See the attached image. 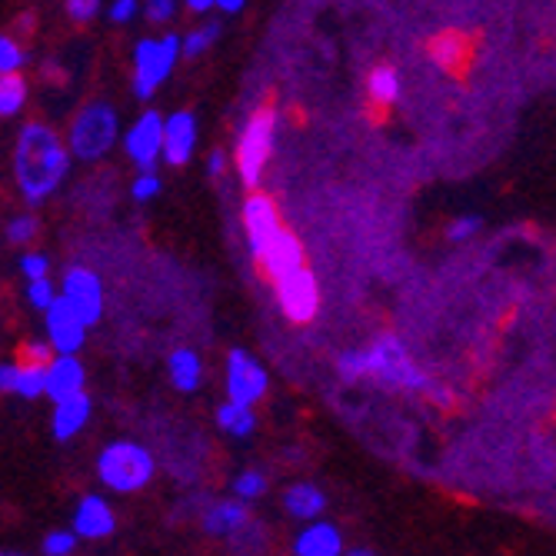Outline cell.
Returning <instances> with one entry per match:
<instances>
[{
    "instance_id": "obj_1",
    "label": "cell",
    "mask_w": 556,
    "mask_h": 556,
    "mask_svg": "<svg viewBox=\"0 0 556 556\" xmlns=\"http://www.w3.org/2000/svg\"><path fill=\"white\" fill-rule=\"evenodd\" d=\"M337 370L343 380H374L387 390H407V393H430L437 403H450V393L437 387L410 357L400 337L383 333L370 346L346 350L337 357Z\"/></svg>"
},
{
    "instance_id": "obj_2",
    "label": "cell",
    "mask_w": 556,
    "mask_h": 556,
    "mask_svg": "<svg viewBox=\"0 0 556 556\" xmlns=\"http://www.w3.org/2000/svg\"><path fill=\"white\" fill-rule=\"evenodd\" d=\"M17 187L27 204H43L71 170V147L47 124H27L17 140Z\"/></svg>"
},
{
    "instance_id": "obj_3",
    "label": "cell",
    "mask_w": 556,
    "mask_h": 556,
    "mask_svg": "<svg viewBox=\"0 0 556 556\" xmlns=\"http://www.w3.org/2000/svg\"><path fill=\"white\" fill-rule=\"evenodd\" d=\"M154 453L137 440H114L97 457V477L111 493H137L154 480Z\"/></svg>"
},
{
    "instance_id": "obj_4",
    "label": "cell",
    "mask_w": 556,
    "mask_h": 556,
    "mask_svg": "<svg viewBox=\"0 0 556 556\" xmlns=\"http://www.w3.org/2000/svg\"><path fill=\"white\" fill-rule=\"evenodd\" d=\"M117 134H121V121H117V111L111 104H104V100H93V104H87L74 124H71V137H67V147L71 154L77 161H100L108 154V150L117 143Z\"/></svg>"
},
{
    "instance_id": "obj_5",
    "label": "cell",
    "mask_w": 556,
    "mask_h": 556,
    "mask_svg": "<svg viewBox=\"0 0 556 556\" xmlns=\"http://www.w3.org/2000/svg\"><path fill=\"white\" fill-rule=\"evenodd\" d=\"M180 58V37H143L134 47V97L150 100Z\"/></svg>"
},
{
    "instance_id": "obj_6",
    "label": "cell",
    "mask_w": 556,
    "mask_h": 556,
    "mask_svg": "<svg viewBox=\"0 0 556 556\" xmlns=\"http://www.w3.org/2000/svg\"><path fill=\"white\" fill-rule=\"evenodd\" d=\"M274 137H277V114L257 111L240 130L237 140V174L243 187H257L264 177V167L274 154Z\"/></svg>"
},
{
    "instance_id": "obj_7",
    "label": "cell",
    "mask_w": 556,
    "mask_h": 556,
    "mask_svg": "<svg viewBox=\"0 0 556 556\" xmlns=\"http://www.w3.org/2000/svg\"><path fill=\"white\" fill-rule=\"evenodd\" d=\"M277 283V300H280V311L287 320L293 324H307L317 317L320 311V290H317V277L307 267H296L290 274H283Z\"/></svg>"
},
{
    "instance_id": "obj_8",
    "label": "cell",
    "mask_w": 556,
    "mask_h": 556,
    "mask_svg": "<svg viewBox=\"0 0 556 556\" xmlns=\"http://www.w3.org/2000/svg\"><path fill=\"white\" fill-rule=\"evenodd\" d=\"M267 387H270L267 370L254 353H247L240 346L227 353V400L254 407L257 400H264Z\"/></svg>"
},
{
    "instance_id": "obj_9",
    "label": "cell",
    "mask_w": 556,
    "mask_h": 556,
    "mask_svg": "<svg viewBox=\"0 0 556 556\" xmlns=\"http://www.w3.org/2000/svg\"><path fill=\"white\" fill-rule=\"evenodd\" d=\"M124 150L140 170H157V157L164 150V117L157 111H143L124 134Z\"/></svg>"
},
{
    "instance_id": "obj_10",
    "label": "cell",
    "mask_w": 556,
    "mask_h": 556,
    "mask_svg": "<svg viewBox=\"0 0 556 556\" xmlns=\"http://www.w3.org/2000/svg\"><path fill=\"white\" fill-rule=\"evenodd\" d=\"M61 296L71 303V307L77 311V317L87 327H93L100 320V314H104V287H100L97 274L87 270V267H71L64 274Z\"/></svg>"
},
{
    "instance_id": "obj_11",
    "label": "cell",
    "mask_w": 556,
    "mask_h": 556,
    "mask_svg": "<svg viewBox=\"0 0 556 556\" xmlns=\"http://www.w3.org/2000/svg\"><path fill=\"white\" fill-rule=\"evenodd\" d=\"M243 227H247V243H250V254L257 261L264 257V250L277 240L280 227V214L274 207V200L264 193H254L243 204Z\"/></svg>"
},
{
    "instance_id": "obj_12",
    "label": "cell",
    "mask_w": 556,
    "mask_h": 556,
    "mask_svg": "<svg viewBox=\"0 0 556 556\" xmlns=\"http://www.w3.org/2000/svg\"><path fill=\"white\" fill-rule=\"evenodd\" d=\"M43 314H47V337H50V346H54V353H77L84 346L87 324L77 317V311L71 307L64 296H58Z\"/></svg>"
},
{
    "instance_id": "obj_13",
    "label": "cell",
    "mask_w": 556,
    "mask_h": 556,
    "mask_svg": "<svg viewBox=\"0 0 556 556\" xmlns=\"http://www.w3.org/2000/svg\"><path fill=\"white\" fill-rule=\"evenodd\" d=\"M80 540H108L117 530V514L114 507L97 493L80 496L77 510H74V527H71Z\"/></svg>"
},
{
    "instance_id": "obj_14",
    "label": "cell",
    "mask_w": 556,
    "mask_h": 556,
    "mask_svg": "<svg viewBox=\"0 0 556 556\" xmlns=\"http://www.w3.org/2000/svg\"><path fill=\"white\" fill-rule=\"evenodd\" d=\"M197 150V117L190 111H177L170 117H164V150L161 157L170 167H180L193 157Z\"/></svg>"
},
{
    "instance_id": "obj_15",
    "label": "cell",
    "mask_w": 556,
    "mask_h": 556,
    "mask_svg": "<svg viewBox=\"0 0 556 556\" xmlns=\"http://www.w3.org/2000/svg\"><path fill=\"white\" fill-rule=\"evenodd\" d=\"M290 549L293 556H343V533L330 520H311L300 527Z\"/></svg>"
},
{
    "instance_id": "obj_16",
    "label": "cell",
    "mask_w": 556,
    "mask_h": 556,
    "mask_svg": "<svg viewBox=\"0 0 556 556\" xmlns=\"http://www.w3.org/2000/svg\"><path fill=\"white\" fill-rule=\"evenodd\" d=\"M84 383H87V370L77 361V353H58V357L47 364V393L43 396L61 403L74 393H84Z\"/></svg>"
},
{
    "instance_id": "obj_17",
    "label": "cell",
    "mask_w": 556,
    "mask_h": 556,
    "mask_svg": "<svg viewBox=\"0 0 556 556\" xmlns=\"http://www.w3.org/2000/svg\"><path fill=\"white\" fill-rule=\"evenodd\" d=\"M200 527H204V533H211L217 540H233L240 530L250 527V510L237 496L233 500H217L204 510V517H200Z\"/></svg>"
},
{
    "instance_id": "obj_18",
    "label": "cell",
    "mask_w": 556,
    "mask_h": 556,
    "mask_svg": "<svg viewBox=\"0 0 556 556\" xmlns=\"http://www.w3.org/2000/svg\"><path fill=\"white\" fill-rule=\"evenodd\" d=\"M90 414H93L90 396H87V393H74V396L54 403V417H50V433H54V440L67 443V440H74V437L87 427Z\"/></svg>"
},
{
    "instance_id": "obj_19",
    "label": "cell",
    "mask_w": 556,
    "mask_h": 556,
    "mask_svg": "<svg viewBox=\"0 0 556 556\" xmlns=\"http://www.w3.org/2000/svg\"><path fill=\"white\" fill-rule=\"evenodd\" d=\"M283 510L300 520V523H311V520H320L324 510H327V493L317 486V483H293L287 486L283 493Z\"/></svg>"
},
{
    "instance_id": "obj_20",
    "label": "cell",
    "mask_w": 556,
    "mask_h": 556,
    "mask_svg": "<svg viewBox=\"0 0 556 556\" xmlns=\"http://www.w3.org/2000/svg\"><path fill=\"white\" fill-rule=\"evenodd\" d=\"M261 264H264V270H267L274 280H280L283 274L303 267V247H300V240H296L290 230H280L277 240L264 250Z\"/></svg>"
},
{
    "instance_id": "obj_21",
    "label": "cell",
    "mask_w": 556,
    "mask_h": 556,
    "mask_svg": "<svg viewBox=\"0 0 556 556\" xmlns=\"http://www.w3.org/2000/svg\"><path fill=\"white\" fill-rule=\"evenodd\" d=\"M167 370H170V383L180 390V393H193L200 383H204V364L200 357L190 350V346H177L167 361Z\"/></svg>"
},
{
    "instance_id": "obj_22",
    "label": "cell",
    "mask_w": 556,
    "mask_h": 556,
    "mask_svg": "<svg viewBox=\"0 0 556 556\" xmlns=\"http://www.w3.org/2000/svg\"><path fill=\"white\" fill-rule=\"evenodd\" d=\"M217 427L227 437L243 440V437H250V433L257 430V414H254V407H247V403L227 400V403H220V407H217Z\"/></svg>"
},
{
    "instance_id": "obj_23",
    "label": "cell",
    "mask_w": 556,
    "mask_h": 556,
    "mask_svg": "<svg viewBox=\"0 0 556 556\" xmlns=\"http://www.w3.org/2000/svg\"><path fill=\"white\" fill-rule=\"evenodd\" d=\"M400 90H403V87H400V74H396V67L380 64V67H374V71H370V77H367V93H370L374 104H380V108L396 104Z\"/></svg>"
},
{
    "instance_id": "obj_24",
    "label": "cell",
    "mask_w": 556,
    "mask_h": 556,
    "mask_svg": "<svg viewBox=\"0 0 556 556\" xmlns=\"http://www.w3.org/2000/svg\"><path fill=\"white\" fill-rule=\"evenodd\" d=\"M464 54H467V40H464L460 34H440V37L430 43V61H433L437 67H443V71L457 67Z\"/></svg>"
},
{
    "instance_id": "obj_25",
    "label": "cell",
    "mask_w": 556,
    "mask_h": 556,
    "mask_svg": "<svg viewBox=\"0 0 556 556\" xmlns=\"http://www.w3.org/2000/svg\"><path fill=\"white\" fill-rule=\"evenodd\" d=\"M27 104V80L21 74L0 77V117H14Z\"/></svg>"
},
{
    "instance_id": "obj_26",
    "label": "cell",
    "mask_w": 556,
    "mask_h": 556,
    "mask_svg": "<svg viewBox=\"0 0 556 556\" xmlns=\"http://www.w3.org/2000/svg\"><path fill=\"white\" fill-rule=\"evenodd\" d=\"M14 393L24 396V400L43 396V393H47V367H40V364H21Z\"/></svg>"
},
{
    "instance_id": "obj_27",
    "label": "cell",
    "mask_w": 556,
    "mask_h": 556,
    "mask_svg": "<svg viewBox=\"0 0 556 556\" xmlns=\"http://www.w3.org/2000/svg\"><path fill=\"white\" fill-rule=\"evenodd\" d=\"M217 34H220V24H217V21H211V24H204V27L190 30V34L180 40V54H184V58H200V54H204V50L217 40Z\"/></svg>"
},
{
    "instance_id": "obj_28",
    "label": "cell",
    "mask_w": 556,
    "mask_h": 556,
    "mask_svg": "<svg viewBox=\"0 0 556 556\" xmlns=\"http://www.w3.org/2000/svg\"><path fill=\"white\" fill-rule=\"evenodd\" d=\"M267 493V477L261 470H243L233 477V496L243 503H254Z\"/></svg>"
},
{
    "instance_id": "obj_29",
    "label": "cell",
    "mask_w": 556,
    "mask_h": 556,
    "mask_svg": "<svg viewBox=\"0 0 556 556\" xmlns=\"http://www.w3.org/2000/svg\"><path fill=\"white\" fill-rule=\"evenodd\" d=\"M58 296H61V290L54 287V280H50V277L27 280V300H30V307H37V311H47L50 303H54Z\"/></svg>"
},
{
    "instance_id": "obj_30",
    "label": "cell",
    "mask_w": 556,
    "mask_h": 556,
    "mask_svg": "<svg viewBox=\"0 0 556 556\" xmlns=\"http://www.w3.org/2000/svg\"><path fill=\"white\" fill-rule=\"evenodd\" d=\"M24 61H27L24 47H21L17 40H11V37L0 34V77H4V74H17Z\"/></svg>"
},
{
    "instance_id": "obj_31",
    "label": "cell",
    "mask_w": 556,
    "mask_h": 556,
    "mask_svg": "<svg viewBox=\"0 0 556 556\" xmlns=\"http://www.w3.org/2000/svg\"><path fill=\"white\" fill-rule=\"evenodd\" d=\"M77 533L74 530H54L43 536V556H71L77 549Z\"/></svg>"
},
{
    "instance_id": "obj_32",
    "label": "cell",
    "mask_w": 556,
    "mask_h": 556,
    "mask_svg": "<svg viewBox=\"0 0 556 556\" xmlns=\"http://www.w3.org/2000/svg\"><path fill=\"white\" fill-rule=\"evenodd\" d=\"M161 193V177L157 170H140V177L130 184V197L137 200V204H147V200H154Z\"/></svg>"
},
{
    "instance_id": "obj_33",
    "label": "cell",
    "mask_w": 556,
    "mask_h": 556,
    "mask_svg": "<svg viewBox=\"0 0 556 556\" xmlns=\"http://www.w3.org/2000/svg\"><path fill=\"white\" fill-rule=\"evenodd\" d=\"M4 237H8V243H30L34 237H37V217H30V214H21V217H14L11 224H8V230H4Z\"/></svg>"
},
{
    "instance_id": "obj_34",
    "label": "cell",
    "mask_w": 556,
    "mask_h": 556,
    "mask_svg": "<svg viewBox=\"0 0 556 556\" xmlns=\"http://www.w3.org/2000/svg\"><path fill=\"white\" fill-rule=\"evenodd\" d=\"M143 14L150 24H167L177 14V0H143Z\"/></svg>"
},
{
    "instance_id": "obj_35",
    "label": "cell",
    "mask_w": 556,
    "mask_h": 556,
    "mask_svg": "<svg viewBox=\"0 0 556 556\" xmlns=\"http://www.w3.org/2000/svg\"><path fill=\"white\" fill-rule=\"evenodd\" d=\"M477 230H480V217H473V214H464V217H457V220H450V227H446V237L460 243V240H470Z\"/></svg>"
},
{
    "instance_id": "obj_36",
    "label": "cell",
    "mask_w": 556,
    "mask_h": 556,
    "mask_svg": "<svg viewBox=\"0 0 556 556\" xmlns=\"http://www.w3.org/2000/svg\"><path fill=\"white\" fill-rule=\"evenodd\" d=\"M100 4H104V0H67V14L77 24H87L100 14Z\"/></svg>"
},
{
    "instance_id": "obj_37",
    "label": "cell",
    "mask_w": 556,
    "mask_h": 556,
    "mask_svg": "<svg viewBox=\"0 0 556 556\" xmlns=\"http://www.w3.org/2000/svg\"><path fill=\"white\" fill-rule=\"evenodd\" d=\"M21 274L27 280H40V277H50V261L43 254H24L21 257Z\"/></svg>"
},
{
    "instance_id": "obj_38",
    "label": "cell",
    "mask_w": 556,
    "mask_h": 556,
    "mask_svg": "<svg viewBox=\"0 0 556 556\" xmlns=\"http://www.w3.org/2000/svg\"><path fill=\"white\" fill-rule=\"evenodd\" d=\"M50 353H54V346H50V343H27L21 350V364H40V367H47L50 361H54Z\"/></svg>"
},
{
    "instance_id": "obj_39",
    "label": "cell",
    "mask_w": 556,
    "mask_h": 556,
    "mask_svg": "<svg viewBox=\"0 0 556 556\" xmlns=\"http://www.w3.org/2000/svg\"><path fill=\"white\" fill-rule=\"evenodd\" d=\"M134 14H137V0H114V4L108 8V17L114 24H130Z\"/></svg>"
},
{
    "instance_id": "obj_40",
    "label": "cell",
    "mask_w": 556,
    "mask_h": 556,
    "mask_svg": "<svg viewBox=\"0 0 556 556\" xmlns=\"http://www.w3.org/2000/svg\"><path fill=\"white\" fill-rule=\"evenodd\" d=\"M17 374H21V364H0V390H4V393H14Z\"/></svg>"
},
{
    "instance_id": "obj_41",
    "label": "cell",
    "mask_w": 556,
    "mask_h": 556,
    "mask_svg": "<svg viewBox=\"0 0 556 556\" xmlns=\"http://www.w3.org/2000/svg\"><path fill=\"white\" fill-rule=\"evenodd\" d=\"M224 167H227V157L220 154V150H214L211 161H207V174H211V177H220V174H224Z\"/></svg>"
},
{
    "instance_id": "obj_42",
    "label": "cell",
    "mask_w": 556,
    "mask_h": 556,
    "mask_svg": "<svg viewBox=\"0 0 556 556\" xmlns=\"http://www.w3.org/2000/svg\"><path fill=\"white\" fill-rule=\"evenodd\" d=\"M214 8H217V11H224V14H237V11L243 8V0H217Z\"/></svg>"
},
{
    "instance_id": "obj_43",
    "label": "cell",
    "mask_w": 556,
    "mask_h": 556,
    "mask_svg": "<svg viewBox=\"0 0 556 556\" xmlns=\"http://www.w3.org/2000/svg\"><path fill=\"white\" fill-rule=\"evenodd\" d=\"M214 4H217V0H187V8H190V11H197V14H207Z\"/></svg>"
},
{
    "instance_id": "obj_44",
    "label": "cell",
    "mask_w": 556,
    "mask_h": 556,
    "mask_svg": "<svg viewBox=\"0 0 556 556\" xmlns=\"http://www.w3.org/2000/svg\"><path fill=\"white\" fill-rule=\"evenodd\" d=\"M343 556H374V553L364 549V546H357V549H343Z\"/></svg>"
},
{
    "instance_id": "obj_45",
    "label": "cell",
    "mask_w": 556,
    "mask_h": 556,
    "mask_svg": "<svg viewBox=\"0 0 556 556\" xmlns=\"http://www.w3.org/2000/svg\"><path fill=\"white\" fill-rule=\"evenodd\" d=\"M0 556H11V553H0Z\"/></svg>"
},
{
    "instance_id": "obj_46",
    "label": "cell",
    "mask_w": 556,
    "mask_h": 556,
    "mask_svg": "<svg viewBox=\"0 0 556 556\" xmlns=\"http://www.w3.org/2000/svg\"><path fill=\"white\" fill-rule=\"evenodd\" d=\"M11 556H14V553H11Z\"/></svg>"
}]
</instances>
